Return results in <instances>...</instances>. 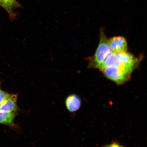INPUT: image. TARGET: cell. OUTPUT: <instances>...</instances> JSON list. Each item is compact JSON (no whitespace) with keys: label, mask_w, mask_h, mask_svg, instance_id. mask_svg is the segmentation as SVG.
<instances>
[{"label":"cell","mask_w":147,"mask_h":147,"mask_svg":"<svg viewBox=\"0 0 147 147\" xmlns=\"http://www.w3.org/2000/svg\"><path fill=\"white\" fill-rule=\"evenodd\" d=\"M108 43L113 52L117 53L127 51V41L122 36H115L108 39Z\"/></svg>","instance_id":"cell-4"},{"label":"cell","mask_w":147,"mask_h":147,"mask_svg":"<svg viewBox=\"0 0 147 147\" xmlns=\"http://www.w3.org/2000/svg\"><path fill=\"white\" fill-rule=\"evenodd\" d=\"M110 66L120 68L129 71L127 70L125 66L117 57L115 53L113 52L110 53L106 57L98 69L101 70L104 68Z\"/></svg>","instance_id":"cell-6"},{"label":"cell","mask_w":147,"mask_h":147,"mask_svg":"<svg viewBox=\"0 0 147 147\" xmlns=\"http://www.w3.org/2000/svg\"><path fill=\"white\" fill-rule=\"evenodd\" d=\"M100 42L95 54L88 59V68L99 69L106 57L113 52L108 43L103 28L100 30Z\"/></svg>","instance_id":"cell-1"},{"label":"cell","mask_w":147,"mask_h":147,"mask_svg":"<svg viewBox=\"0 0 147 147\" xmlns=\"http://www.w3.org/2000/svg\"><path fill=\"white\" fill-rule=\"evenodd\" d=\"M107 78L121 85L128 81L131 78V73L116 67H107L100 70Z\"/></svg>","instance_id":"cell-2"},{"label":"cell","mask_w":147,"mask_h":147,"mask_svg":"<svg viewBox=\"0 0 147 147\" xmlns=\"http://www.w3.org/2000/svg\"><path fill=\"white\" fill-rule=\"evenodd\" d=\"M17 100V95L9 94L8 97L0 104V110L10 113H16L18 109Z\"/></svg>","instance_id":"cell-5"},{"label":"cell","mask_w":147,"mask_h":147,"mask_svg":"<svg viewBox=\"0 0 147 147\" xmlns=\"http://www.w3.org/2000/svg\"><path fill=\"white\" fill-rule=\"evenodd\" d=\"M115 54L127 70L131 73L139 65L142 59V57H136L131 53L127 51L115 53Z\"/></svg>","instance_id":"cell-3"},{"label":"cell","mask_w":147,"mask_h":147,"mask_svg":"<svg viewBox=\"0 0 147 147\" xmlns=\"http://www.w3.org/2000/svg\"><path fill=\"white\" fill-rule=\"evenodd\" d=\"M101 147H125L117 142H113L110 144L104 145Z\"/></svg>","instance_id":"cell-11"},{"label":"cell","mask_w":147,"mask_h":147,"mask_svg":"<svg viewBox=\"0 0 147 147\" xmlns=\"http://www.w3.org/2000/svg\"><path fill=\"white\" fill-rule=\"evenodd\" d=\"M0 6L5 9L11 19H14L16 16L14 11L22 8V5L16 0H0Z\"/></svg>","instance_id":"cell-7"},{"label":"cell","mask_w":147,"mask_h":147,"mask_svg":"<svg viewBox=\"0 0 147 147\" xmlns=\"http://www.w3.org/2000/svg\"><path fill=\"white\" fill-rule=\"evenodd\" d=\"M16 115V113H10L0 110V124L14 126V120Z\"/></svg>","instance_id":"cell-9"},{"label":"cell","mask_w":147,"mask_h":147,"mask_svg":"<svg viewBox=\"0 0 147 147\" xmlns=\"http://www.w3.org/2000/svg\"><path fill=\"white\" fill-rule=\"evenodd\" d=\"M65 105L69 112L73 113L80 109L82 105V100L78 95L71 94L66 98Z\"/></svg>","instance_id":"cell-8"},{"label":"cell","mask_w":147,"mask_h":147,"mask_svg":"<svg viewBox=\"0 0 147 147\" xmlns=\"http://www.w3.org/2000/svg\"><path fill=\"white\" fill-rule=\"evenodd\" d=\"M9 94L0 88V104L9 96Z\"/></svg>","instance_id":"cell-10"}]
</instances>
